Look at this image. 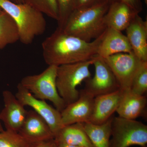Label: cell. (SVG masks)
I'll return each instance as SVG.
<instances>
[{
    "label": "cell",
    "mask_w": 147,
    "mask_h": 147,
    "mask_svg": "<svg viewBox=\"0 0 147 147\" xmlns=\"http://www.w3.org/2000/svg\"><path fill=\"white\" fill-rule=\"evenodd\" d=\"M105 32L96 39L87 42L57 28L42 42L44 60L48 65L59 66L92 59L97 55Z\"/></svg>",
    "instance_id": "1"
},
{
    "label": "cell",
    "mask_w": 147,
    "mask_h": 147,
    "mask_svg": "<svg viewBox=\"0 0 147 147\" xmlns=\"http://www.w3.org/2000/svg\"><path fill=\"white\" fill-rule=\"evenodd\" d=\"M110 2L87 8L74 9L61 30L67 34L87 42L96 39L107 28L103 18Z\"/></svg>",
    "instance_id": "2"
},
{
    "label": "cell",
    "mask_w": 147,
    "mask_h": 147,
    "mask_svg": "<svg viewBox=\"0 0 147 147\" xmlns=\"http://www.w3.org/2000/svg\"><path fill=\"white\" fill-rule=\"evenodd\" d=\"M0 7L15 22L19 40L24 44H31L36 36L45 32L47 24L43 13L26 3L17 4L0 0Z\"/></svg>",
    "instance_id": "3"
},
{
    "label": "cell",
    "mask_w": 147,
    "mask_h": 147,
    "mask_svg": "<svg viewBox=\"0 0 147 147\" xmlns=\"http://www.w3.org/2000/svg\"><path fill=\"white\" fill-rule=\"evenodd\" d=\"M94 58L85 61L57 67L56 85L59 94L66 105L79 98L80 92L77 89V87L90 78L89 68L93 63Z\"/></svg>",
    "instance_id": "4"
},
{
    "label": "cell",
    "mask_w": 147,
    "mask_h": 147,
    "mask_svg": "<svg viewBox=\"0 0 147 147\" xmlns=\"http://www.w3.org/2000/svg\"><path fill=\"white\" fill-rule=\"evenodd\" d=\"M57 66L49 65L41 73L24 77L20 84L35 97L48 100L61 112L66 105L58 93L56 85Z\"/></svg>",
    "instance_id": "5"
},
{
    "label": "cell",
    "mask_w": 147,
    "mask_h": 147,
    "mask_svg": "<svg viewBox=\"0 0 147 147\" xmlns=\"http://www.w3.org/2000/svg\"><path fill=\"white\" fill-rule=\"evenodd\" d=\"M147 147V126L135 120L113 118L110 147Z\"/></svg>",
    "instance_id": "6"
},
{
    "label": "cell",
    "mask_w": 147,
    "mask_h": 147,
    "mask_svg": "<svg viewBox=\"0 0 147 147\" xmlns=\"http://www.w3.org/2000/svg\"><path fill=\"white\" fill-rule=\"evenodd\" d=\"M114 74L120 89H130L132 80L142 61L133 52L121 53L103 58Z\"/></svg>",
    "instance_id": "7"
},
{
    "label": "cell",
    "mask_w": 147,
    "mask_h": 147,
    "mask_svg": "<svg viewBox=\"0 0 147 147\" xmlns=\"http://www.w3.org/2000/svg\"><path fill=\"white\" fill-rule=\"evenodd\" d=\"M17 89L15 95L16 98L24 106L27 105L31 107L45 120L55 137L64 126L62 121L61 112L48 104L45 100L35 97L20 83L17 85Z\"/></svg>",
    "instance_id": "8"
},
{
    "label": "cell",
    "mask_w": 147,
    "mask_h": 147,
    "mask_svg": "<svg viewBox=\"0 0 147 147\" xmlns=\"http://www.w3.org/2000/svg\"><path fill=\"white\" fill-rule=\"evenodd\" d=\"M94 75L86 80L84 90L94 97L120 89L114 74L103 58L96 55L93 63Z\"/></svg>",
    "instance_id": "9"
},
{
    "label": "cell",
    "mask_w": 147,
    "mask_h": 147,
    "mask_svg": "<svg viewBox=\"0 0 147 147\" xmlns=\"http://www.w3.org/2000/svg\"><path fill=\"white\" fill-rule=\"evenodd\" d=\"M78 99L66 105L61 112L64 126L89 122L92 115L94 97L81 90Z\"/></svg>",
    "instance_id": "10"
},
{
    "label": "cell",
    "mask_w": 147,
    "mask_h": 147,
    "mask_svg": "<svg viewBox=\"0 0 147 147\" xmlns=\"http://www.w3.org/2000/svg\"><path fill=\"white\" fill-rule=\"evenodd\" d=\"M18 132L31 146L55 138L47 122L33 110L27 112L26 119Z\"/></svg>",
    "instance_id": "11"
},
{
    "label": "cell",
    "mask_w": 147,
    "mask_h": 147,
    "mask_svg": "<svg viewBox=\"0 0 147 147\" xmlns=\"http://www.w3.org/2000/svg\"><path fill=\"white\" fill-rule=\"evenodd\" d=\"M4 107L0 113V121L3 123L7 130L18 132L26 119V110L10 91L3 92Z\"/></svg>",
    "instance_id": "12"
},
{
    "label": "cell",
    "mask_w": 147,
    "mask_h": 147,
    "mask_svg": "<svg viewBox=\"0 0 147 147\" xmlns=\"http://www.w3.org/2000/svg\"><path fill=\"white\" fill-rule=\"evenodd\" d=\"M123 91L117 90L94 98L92 115L90 122L101 124L113 116L120 103Z\"/></svg>",
    "instance_id": "13"
},
{
    "label": "cell",
    "mask_w": 147,
    "mask_h": 147,
    "mask_svg": "<svg viewBox=\"0 0 147 147\" xmlns=\"http://www.w3.org/2000/svg\"><path fill=\"white\" fill-rule=\"evenodd\" d=\"M139 13L129 6L121 2H110V5L103 18L107 28L122 32L125 30Z\"/></svg>",
    "instance_id": "14"
},
{
    "label": "cell",
    "mask_w": 147,
    "mask_h": 147,
    "mask_svg": "<svg viewBox=\"0 0 147 147\" xmlns=\"http://www.w3.org/2000/svg\"><path fill=\"white\" fill-rule=\"evenodd\" d=\"M132 52L142 61H147V21L137 14L125 30Z\"/></svg>",
    "instance_id": "15"
},
{
    "label": "cell",
    "mask_w": 147,
    "mask_h": 147,
    "mask_svg": "<svg viewBox=\"0 0 147 147\" xmlns=\"http://www.w3.org/2000/svg\"><path fill=\"white\" fill-rule=\"evenodd\" d=\"M132 52V48L126 35L115 29L106 28L98 47V56L104 58L118 53Z\"/></svg>",
    "instance_id": "16"
},
{
    "label": "cell",
    "mask_w": 147,
    "mask_h": 147,
    "mask_svg": "<svg viewBox=\"0 0 147 147\" xmlns=\"http://www.w3.org/2000/svg\"><path fill=\"white\" fill-rule=\"evenodd\" d=\"M123 91L120 103L116 112L118 117L128 120H135L146 111L147 98L136 94L130 89Z\"/></svg>",
    "instance_id": "17"
},
{
    "label": "cell",
    "mask_w": 147,
    "mask_h": 147,
    "mask_svg": "<svg viewBox=\"0 0 147 147\" xmlns=\"http://www.w3.org/2000/svg\"><path fill=\"white\" fill-rule=\"evenodd\" d=\"M54 139L57 144H65L82 147H94L84 131L82 123L64 126Z\"/></svg>",
    "instance_id": "18"
},
{
    "label": "cell",
    "mask_w": 147,
    "mask_h": 147,
    "mask_svg": "<svg viewBox=\"0 0 147 147\" xmlns=\"http://www.w3.org/2000/svg\"><path fill=\"white\" fill-rule=\"evenodd\" d=\"M114 116L101 124L82 123L84 131L94 147H110L112 124Z\"/></svg>",
    "instance_id": "19"
},
{
    "label": "cell",
    "mask_w": 147,
    "mask_h": 147,
    "mask_svg": "<svg viewBox=\"0 0 147 147\" xmlns=\"http://www.w3.org/2000/svg\"><path fill=\"white\" fill-rule=\"evenodd\" d=\"M19 40L18 28L13 19L6 12L0 13V50Z\"/></svg>",
    "instance_id": "20"
},
{
    "label": "cell",
    "mask_w": 147,
    "mask_h": 147,
    "mask_svg": "<svg viewBox=\"0 0 147 147\" xmlns=\"http://www.w3.org/2000/svg\"><path fill=\"white\" fill-rule=\"evenodd\" d=\"M25 3L48 17L58 21L59 11L57 0H26Z\"/></svg>",
    "instance_id": "21"
},
{
    "label": "cell",
    "mask_w": 147,
    "mask_h": 147,
    "mask_svg": "<svg viewBox=\"0 0 147 147\" xmlns=\"http://www.w3.org/2000/svg\"><path fill=\"white\" fill-rule=\"evenodd\" d=\"M0 147H31L17 131L4 130L0 132Z\"/></svg>",
    "instance_id": "22"
},
{
    "label": "cell",
    "mask_w": 147,
    "mask_h": 147,
    "mask_svg": "<svg viewBox=\"0 0 147 147\" xmlns=\"http://www.w3.org/2000/svg\"><path fill=\"white\" fill-rule=\"evenodd\" d=\"M130 90L136 94L144 95L147 91V61H143L132 80Z\"/></svg>",
    "instance_id": "23"
},
{
    "label": "cell",
    "mask_w": 147,
    "mask_h": 147,
    "mask_svg": "<svg viewBox=\"0 0 147 147\" xmlns=\"http://www.w3.org/2000/svg\"><path fill=\"white\" fill-rule=\"evenodd\" d=\"M59 18L58 27L61 29L71 12L74 10V0H57Z\"/></svg>",
    "instance_id": "24"
},
{
    "label": "cell",
    "mask_w": 147,
    "mask_h": 147,
    "mask_svg": "<svg viewBox=\"0 0 147 147\" xmlns=\"http://www.w3.org/2000/svg\"><path fill=\"white\" fill-rule=\"evenodd\" d=\"M107 2L110 0H74V9L87 8Z\"/></svg>",
    "instance_id": "25"
},
{
    "label": "cell",
    "mask_w": 147,
    "mask_h": 147,
    "mask_svg": "<svg viewBox=\"0 0 147 147\" xmlns=\"http://www.w3.org/2000/svg\"><path fill=\"white\" fill-rule=\"evenodd\" d=\"M117 1L121 2L129 6L137 13H139L142 10V5L140 0H110V2Z\"/></svg>",
    "instance_id": "26"
},
{
    "label": "cell",
    "mask_w": 147,
    "mask_h": 147,
    "mask_svg": "<svg viewBox=\"0 0 147 147\" xmlns=\"http://www.w3.org/2000/svg\"><path fill=\"white\" fill-rule=\"evenodd\" d=\"M31 147H57V144L55 139H53L36 143Z\"/></svg>",
    "instance_id": "27"
},
{
    "label": "cell",
    "mask_w": 147,
    "mask_h": 147,
    "mask_svg": "<svg viewBox=\"0 0 147 147\" xmlns=\"http://www.w3.org/2000/svg\"><path fill=\"white\" fill-rule=\"evenodd\" d=\"M57 147H82L73 146V145L67 144H57Z\"/></svg>",
    "instance_id": "28"
},
{
    "label": "cell",
    "mask_w": 147,
    "mask_h": 147,
    "mask_svg": "<svg viewBox=\"0 0 147 147\" xmlns=\"http://www.w3.org/2000/svg\"><path fill=\"white\" fill-rule=\"evenodd\" d=\"M9 1L15 3L19 4L25 3L26 0H9Z\"/></svg>",
    "instance_id": "29"
},
{
    "label": "cell",
    "mask_w": 147,
    "mask_h": 147,
    "mask_svg": "<svg viewBox=\"0 0 147 147\" xmlns=\"http://www.w3.org/2000/svg\"><path fill=\"white\" fill-rule=\"evenodd\" d=\"M3 128L2 125L1 123V121H0V132L3 131Z\"/></svg>",
    "instance_id": "30"
},
{
    "label": "cell",
    "mask_w": 147,
    "mask_h": 147,
    "mask_svg": "<svg viewBox=\"0 0 147 147\" xmlns=\"http://www.w3.org/2000/svg\"><path fill=\"white\" fill-rule=\"evenodd\" d=\"M2 9L1 8V7H0V13H1V11H2Z\"/></svg>",
    "instance_id": "31"
},
{
    "label": "cell",
    "mask_w": 147,
    "mask_h": 147,
    "mask_svg": "<svg viewBox=\"0 0 147 147\" xmlns=\"http://www.w3.org/2000/svg\"><path fill=\"white\" fill-rule=\"evenodd\" d=\"M145 2H146V3H147V0H145Z\"/></svg>",
    "instance_id": "32"
},
{
    "label": "cell",
    "mask_w": 147,
    "mask_h": 147,
    "mask_svg": "<svg viewBox=\"0 0 147 147\" xmlns=\"http://www.w3.org/2000/svg\"></svg>",
    "instance_id": "33"
}]
</instances>
